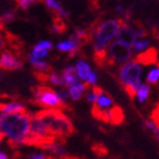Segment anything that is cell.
I'll return each mask as SVG.
<instances>
[{
  "mask_svg": "<svg viewBox=\"0 0 159 159\" xmlns=\"http://www.w3.org/2000/svg\"><path fill=\"white\" fill-rule=\"evenodd\" d=\"M32 114L27 111L24 113H13L0 115V125L9 144L14 148L25 146L27 138L30 135Z\"/></svg>",
  "mask_w": 159,
  "mask_h": 159,
  "instance_id": "1",
  "label": "cell"
},
{
  "mask_svg": "<svg viewBox=\"0 0 159 159\" xmlns=\"http://www.w3.org/2000/svg\"><path fill=\"white\" fill-rule=\"evenodd\" d=\"M123 20L119 18H110L101 22L94 29L93 37V51L97 61L107 63V50L113 41L118 35L119 29L122 26Z\"/></svg>",
  "mask_w": 159,
  "mask_h": 159,
  "instance_id": "2",
  "label": "cell"
},
{
  "mask_svg": "<svg viewBox=\"0 0 159 159\" xmlns=\"http://www.w3.org/2000/svg\"><path fill=\"white\" fill-rule=\"evenodd\" d=\"M35 115L42 119L55 140H64L74 133L72 120L60 109H43Z\"/></svg>",
  "mask_w": 159,
  "mask_h": 159,
  "instance_id": "3",
  "label": "cell"
},
{
  "mask_svg": "<svg viewBox=\"0 0 159 159\" xmlns=\"http://www.w3.org/2000/svg\"><path fill=\"white\" fill-rule=\"evenodd\" d=\"M142 76V65L136 59H132L120 65L117 70V80L119 84L124 88L126 93L133 99L136 97V92L141 86Z\"/></svg>",
  "mask_w": 159,
  "mask_h": 159,
  "instance_id": "4",
  "label": "cell"
},
{
  "mask_svg": "<svg viewBox=\"0 0 159 159\" xmlns=\"http://www.w3.org/2000/svg\"><path fill=\"white\" fill-rule=\"evenodd\" d=\"M34 99L39 106L44 109H61L64 103L58 97L57 91H53L47 86H39L34 91Z\"/></svg>",
  "mask_w": 159,
  "mask_h": 159,
  "instance_id": "5",
  "label": "cell"
},
{
  "mask_svg": "<svg viewBox=\"0 0 159 159\" xmlns=\"http://www.w3.org/2000/svg\"><path fill=\"white\" fill-rule=\"evenodd\" d=\"M133 49L117 40L113 41L107 50V63L110 65L127 63L133 58Z\"/></svg>",
  "mask_w": 159,
  "mask_h": 159,
  "instance_id": "6",
  "label": "cell"
},
{
  "mask_svg": "<svg viewBox=\"0 0 159 159\" xmlns=\"http://www.w3.org/2000/svg\"><path fill=\"white\" fill-rule=\"evenodd\" d=\"M116 40L119 41V42L126 44V46L129 47V48H133L134 43L139 40L138 27H134L132 24H129L127 20H123L122 26L119 29L118 35H117Z\"/></svg>",
  "mask_w": 159,
  "mask_h": 159,
  "instance_id": "7",
  "label": "cell"
},
{
  "mask_svg": "<svg viewBox=\"0 0 159 159\" xmlns=\"http://www.w3.org/2000/svg\"><path fill=\"white\" fill-rule=\"evenodd\" d=\"M0 67L3 70H20L23 67L22 60L11 55L10 52H2L0 55Z\"/></svg>",
  "mask_w": 159,
  "mask_h": 159,
  "instance_id": "8",
  "label": "cell"
},
{
  "mask_svg": "<svg viewBox=\"0 0 159 159\" xmlns=\"http://www.w3.org/2000/svg\"><path fill=\"white\" fill-rule=\"evenodd\" d=\"M81 44H82V41H80L72 35V38H70V39L59 41L56 44V48L57 50H59L61 52H70V56H74L79 51Z\"/></svg>",
  "mask_w": 159,
  "mask_h": 159,
  "instance_id": "9",
  "label": "cell"
},
{
  "mask_svg": "<svg viewBox=\"0 0 159 159\" xmlns=\"http://www.w3.org/2000/svg\"><path fill=\"white\" fill-rule=\"evenodd\" d=\"M41 149H43L47 152H49L50 155L55 156L56 158L65 159L68 156L65 146H64L63 143H60L59 141H52V142L46 143L44 146L41 147Z\"/></svg>",
  "mask_w": 159,
  "mask_h": 159,
  "instance_id": "10",
  "label": "cell"
},
{
  "mask_svg": "<svg viewBox=\"0 0 159 159\" xmlns=\"http://www.w3.org/2000/svg\"><path fill=\"white\" fill-rule=\"evenodd\" d=\"M26 111V107L20 101H5L0 102V115L13 113H24Z\"/></svg>",
  "mask_w": 159,
  "mask_h": 159,
  "instance_id": "11",
  "label": "cell"
},
{
  "mask_svg": "<svg viewBox=\"0 0 159 159\" xmlns=\"http://www.w3.org/2000/svg\"><path fill=\"white\" fill-rule=\"evenodd\" d=\"M63 79H64V86L66 88H72V86L76 85L77 83L81 82V80L79 79L76 74V70L75 66H66L63 70Z\"/></svg>",
  "mask_w": 159,
  "mask_h": 159,
  "instance_id": "12",
  "label": "cell"
},
{
  "mask_svg": "<svg viewBox=\"0 0 159 159\" xmlns=\"http://www.w3.org/2000/svg\"><path fill=\"white\" fill-rule=\"evenodd\" d=\"M75 70H76V74L79 79L82 81L83 83H88L89 77L92 74V68L89 65L88 61H85L84 59H79L75 64Z\"/></svg>",
  "mask_w": 159,
  "mask_h": 159,
  "instance_id": "13",
  "label": "cell"
},
{
  "mask_svg": "<svg viewBox=\"0 0 159 159\" xmlns=\"http://www.w3.org/2000/svg\"><path fill=\"white\" fill-rule=\"evenodd\" d=\"M93 106L98 107L99 109L101 110H109L110 108H113L115 105H114V100L113 98L103 91L102 89H98V98H97V101Z\"/></svg>",
  "mask_w": 159,
  "mask_h": 159,
  "instance_id": "14",
  "label": "cell"
},
{
  "mask_svg": "<svg viewBox=\"0 0 159 159\" xmlns=\"http://www.w3.org/2000/svg\"><path fill=\"white\" fill-rule=\"evenodd\" d=\"M86 91H88V84H85V83L83 82L77 83L76 85H74L68 89L70 97L73 101H79L83 97V94L86 93Z\"/></svg>",
  "mask_w": 159,
  "mask_h": 159,
  "instance_id": "15",
  "label": "cell"
},
{
  "mask_svg": "<svg viewBox=\"0 0 159 159\" xmlns=\"http://www.w3.org/2000/svg\"><path fill=\"white\" fill-rule=\"evenodd\" d=\"M109 117H110V123L114 124V125H119L124 122L125 119V115H124V111L119 106H115L109 109Z\"/></svg>",
  "mask_w": 159,
  "mask_h": 159,
  "instance_id": "16",
  "label": "cell"
},
{
  "mask_svg": "<svg viewBox=\"0 0 159 159\" xmlns=\"http://www.w3.org/2000/svg\"><path fill=\"white\" fill-rule=\"evenodd\" d=\"M136 60L139 61L141 65H148V64H153L156 63L157 60V53L155 50H150V51H146L144 53H141L140 56L136 57Z\"/></svg>",
  "mask_w": 159,
  "mask_h": 159,
  "instance_id": "17",
  "label": "cell"
},
{
  "mask_svg": "<svg viewBox=\"0 0 159 159\" xmlns=\"http://www.w3.org/2000/svg\"><path fill=\"white\" fill-rule=\"evenodd\" d=\"M44 3H46V6L48 7V8L55 10L61 18H66V17H68V13L64 9L63 6H61L57 0H44Z\"/></svg>",
  "mask_w": 159,
  "mask_h": 159,
  "instance_id": "18",
  "label": "cell"
},
{
  "mask_svg": "<svg viewBox=\"0 0 159 159\" xmlns=\"http://www.w3.org/2000/svg\"><path fill=\"white\" fill-rule=\"evenodd\" d=\"M143 126H144V129H146L148 132H150V134L159 142V127L157 126L156 123L153 122L151 118H149V119L143 118Z\"/></svg>",
  "mask_w": 159,
  "mask_h": 159,
  "instance_id": "19",
  "label": "cell"
},
{
  "mask_svg": "<svg viewBox=\"0 0 159 159\" xmlns=\"http://www.w3.org/2000/svg\"><path fill=\"white\" fill-rule=\"evenodd\" d=\"M149 94H150V84H148L147 82L142 83L141 86H140V89L136 92V99H138V101L140 103H144L147 101V99L149 98Z\"/></svg>",
  "mask_w": 159,
  "mask_h": 159,
  "instance_id": "20",
  "label": "cell"
},
{
  "mask_svg": "<svg viewBox=\"0 0 159 159\" xmlns=\"http://www.w3.org/2000/svg\"><path fill=\"white\" fill-rule=\"evenodd\" d=\"M150 47V41L148 39H139L134 43V46H133V52H136V53H141L142 52H146L148 48Z\"/></svg>",
  "mask_w": 159,
  "mask_h": 159,
  "instance_id": "21",
  "label": "cell"
},
{
  "mask_svg": "<svg viewBox=\"0 0 159 159\" xmlns=\"http://www.w3.org/2000/svg\"><path fill=\"white\" fill-rule=\"evenodd\" d=\"M147 83L150 85H157L159 82V66L152 67L147 74Z\"/></svg>",
  "mask_w": 159,
  "mask_h": 159,
  "instance_id": "22",
  "label": "cell"
},
{
  "mask_svg": "<svg viewBox=\"0 0 159 159\" xmlns=\"http://www.w3.org/2000/svg\"><path fill=\"white\" fill-rule=\"evenodd\" d=\"M29 61L33 66L34 70H37L38 72H46V70H49V65H48V63H47L46 60L34 59L31 56H29Z\"/></svg>",
  "mask_w": 159,
  "mask_h": 159,
  "instance_id": "23",
  "label": "cell"
},
{
  "mask_svg": "<svg viewBox=\"0 0 159 159\" xmlns=\"http://www.w3.org/2000/svg\"><path fill=\"white\" fill-rule=\"evenodd\" d=\"M48 81L50 82V84H52L55 86H64L63 74L52 72V73H50L48 75Z\"/></svg>",
  "mask_w": 159,
  "mask_h": 159,
  "instance_id": "24",
  "label": "cell"
},
{
  "mask_svg": "<svg viewBox=\"0 0 159 159\" xmlns=\"http://www.w3.org/2000/svg\"><path fill=\"white\" fill-rule=\"evenodd\" d=\"M48 52H49V51L40 49V48H38L37 46H34L33 49H32V51H31V53H30V56L32 57V58H34V59L43 60L47 56H48Z\"/></svg>",
  "mask_w": 159,
  "mask_h": 159,
  "instance_id": "25",
  "label": "cell"
},
{
  "mask_svg": "<svg viewBox=\"0 0 159 159\" xmlns=\"http://www.w3.org/2000/svg\"><path fill=\"white\" fill-rule=\"evenodd\" d=\"M57 93H58V97H59V99L61 100V102L64 103V106L66 107L67 102H68V100L70 99V93H68V90H66V89L57 90Z\"/></svg>",
  "mask_w": 159,
  "mask_h": 159,
  "instance_id": "26",
  "label": "cell"
},
{
  "mask_svg": "<svg viewBox=\"0 0 159 159\" xmlns=\"http://www.w3.org/2000/svg\"><path fill=\"white\" fill-rule=\"evenodd\" d=\"M35 46H37L38 48H40V49H43V50L49 51V50L52 49L53 44H52V42H51V41H49V40H42V41H39Z\"/></svg>",
  "mask_w": 159,
  "mask_h": 159,
  "instance_id": "27",
  "label": "cell"
},
{
  "mask_svg": "<svg viewBox=\"0 0 159 159\" xmlns=\"http://www.w3.org/2000/svg\"><path fill=\"white\" fill-rule=\"evenodd\" d=\"M93 151L96 152V155H98L99 157H102V156H106L107 155V149L102 144H94L93 146Z\"/></svg>",
  "mask_w": 159,
  "mask_h": 159,
  "instance_id": "28",
  "label": "cell"
},
{
  "mask_svg": "<svg viewBox=\"0 0 159 159\" xmlns=\"http://www.w3.org/2000/svg\"><path fill=\"white\" fill-rule=\"evenodd\" d=\"M14 18H15V14H14V11H11V10H8V11H6L2 16L0 17L1 22H3V23L11 22V20H14Z\"/></svg>",
  "mask_w": 159,
  "mask_h": 159,
  "instance_id": "29",
  "label": "cell"
},
{
  "mask_svg": "<svg viewBox=\"0 0 159 159\" xmlns=\"http://www.w3.org/2000/svg\"><path fill=\"white\" fill-rule=\"evenodd\" d=\"M37 0H17V2H18V6L22 8V9H29L32 5L35 3Z\"/></svg>",
  "mask_w": 159,
  "mask_h": 159,
  "instance_id": "30",
  "label": "cell"
},
{
  "mask_svg": "<svg viewBox=\"0 0 159 159\" xmlns=\"http://www.w3.org/2000/svg\"><path fill=\"white\" fill-rule=\"evenodd\" d=\"M73 37L76 38V39L80 40V41H82V40L84 39V38L88 37V35H86L85 30H83V29H76V30L74 31Z\"/></svg>",
  "mask_w": 159,
  "mask_h": 159,
  "instance_id": "31",
  "label": "cell"
},
{
  "mask_svg": "<svg viewBox=\"0 0 159 159\" xmlns=\"http://www.w3.org/2000/svg\"><path fill=\"white\" fill-rule=\"evenodd\" d=\"M150 118L152 119L153 122L157 124V126L159 127V103L156 106V108L152 110V113H151V116H150Z\"/></svg>",
  "mask_w": 159,
  "mask_h": 159,
  "instance_id": "32",
  "label": "cell"
},
{
  "mask_svg": "<svg viewBox=\"0 0 159 159\" xmlns=\"http://www.w3.org/2000/svg\"><path fill=\"white\" fill-rule=\"evenodd\" d=\"M27 158L29 159H48L49 157L43 152H33V153H30V155L27 156Z\"/></svg>",
  "mask_w": 159,
  "mask_h": 159,
  "instance_id": "33",
  "label": "cell"
},
{
  "mask_svg": "<svg viewBox=\"0 0 159 159\" xmlns=\"http://www.w3.org/2000/svg\"><path fill=\"white\" fill-rule=\"evenodd\" d=\"M65 30V26H64V24H53L52 26V32L55 33H63V31Z\"/></svg>",
  "mask_w": 159,
  "mask_h": 159,
  "instance_id": "34",
  "label": "cell"
},
{
  "mask_svg": "<svg viewBox=\"0 0 159 159\" xmlns=\"http://www.w3.org/2000/svg\"><path fill=\"white\" fill-rule=\"evenodd\" d=\"M116 13L122 17L126 16V9L122 6V5H116Z\"/></svg>",
  "mask_w": 159,
  "mask_h": 159,
  "instance_id": "35",
  "label": "cell"
},
{
  "mask_svg": "<svg viewBox=\"0 0 159 159\" xmlns=\"http://www.w3.org/2000/svg\"><path fill=\"white\" fill-rule=\"evenodd\" d=\"M0 159H9V158H8V156H7L6 152H3V151L0 150Z\"/></svg>",
  "mask_w": 159,
  "mask_h": 159,
  "instance_id": "36",
  "label": "cell"
},
{
  "mask_svg": "<svg viewBox=\"0 0 159 159\" xmlns=\"http://www.w3.org/2000/svg\"><path fill=\"white\" fill-rule=\"evenodd\" d=\"M3 140V133H2V129H1V125H0V143L2 142Z\"/></svg>",
  "mask_w": 159,
  "mask_h": 159,
  "instance_id": "37",
  "label": "cell"
},
{
  "mask_svg": "<svg viewBox=\"0 0 159 159\" xmlns=\"http://www.w3.org/2000/svg\"><path fill=\"white\" fill-rule=\"evenodd\" d=\"M156 39L159 40V32H157V33H156Z\"/></svg>",
  "mask_w": 159,
  "mask_h": 159,
  "instance_id": "38",
  "label": "cell"
},
{
  "mask_svg": "<svg viewBox=\"0 0 159 159\" xmlns=\"http://www.w3.org/2000/svg\"><path fill=\"white\" fill-rule=\"evenodd\" d=\"M0 47H1V40H0Z\"/></svg>",
  "mask_w": 159,
  "mask_h": 159,
  "instance_id": "39",
  "label": "cell"
}]
</instances>
